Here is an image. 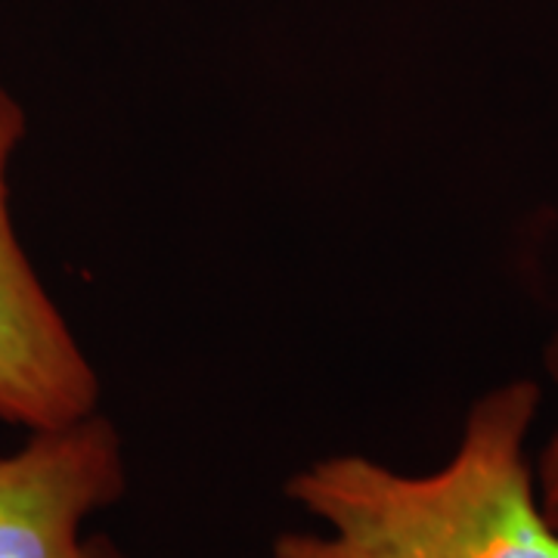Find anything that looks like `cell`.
Wrapping results in <instances>:
<instances>
[{"mask_svg":"<svg viewBox=\"0 0 558 558\" xmlns=\"http://www.w3.org/2000/svg\"><path fill=\"white\" fill-rule=\"evenodd\" d=\"M539 398L531 379L481 395L432 472H398L366 453L314 459L282 490L317 527L279 534L270 556L558 558L527 453Z\"/></svg>","mask_w":558,"mask_h":558,"instance_id":"cell-1","label":"cell"},{"mask_svg":"<svg viewBox=\"0 0 558 558\" xmlns=\"http://www.w3.org/2000/svg\"><path fill=\"white\" fill-rule=\"evenodd\" d=\"M20 100L0 84V418L25 432L97 413L100 376L22 248L10 168L25 137Z\"/></svg>","mask_w":558,"mask_h":558,"instance_id":"cell-2","label":"cell"},{"mask_svg":"<svg viewBox=\"0 0 558 558\" xmlns=\"http://www.w3.org/2000/svg\"><path fill=\"white\" fill-rule=\"evenodd\" d=\"M124 490V447L106 416L28 432L0 457V558H131L90 531Z\"/></svg>","mask_w":558,"mask_h":558,"instance_id":"cell-3","label":"cell"},{"mask_svg":"<svg viewBox=\"0 0 558 558\" xmlns=\"http://www.w3.org/2000/svg\"><path fill=\"white\" fill-rule=\"evenodd\" d=\"M546 373L558 385V326L546 344ZM534 475H537L539 502H543L549 521L558 527V425L549 432L546 444L539 447L537 459H534Z\"/></svg>","mask_w":558,"mask_h":558,"instance_id":"cell-4","label":"cell"},{"mask_svg":"<svg viewBox=\"0 0 558 558\" xmlns=\"http://www.w3.org/2000/svg\"><path fill=\"white\" fill-rule=\"evenodd\" d=\"M270 558H274V556H270Z\"/></svg>","mask_w":558,"mask_h":558,"instance_id":"cell-5","label":"cell"}]
</instances>
